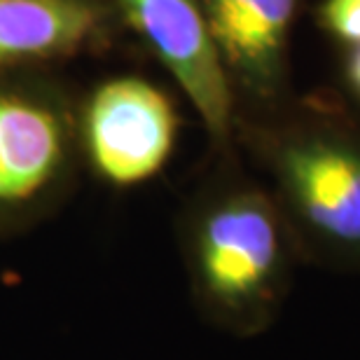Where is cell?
<instances>
[{
	"label": "cell",
	"instance_id": "6da1fadb",
	"mask_svg": "<svg viewBox=\"0 0 360 360\" xmlns=\"http://www.w3.org/2000/svg\"><path fill=\"white\" fill-rule=\"evenodd\" d=\"M194 264L206 300L241 319L269 302L283 267V236L269 201L239 192L218 201L199 222Z\"/></svg>",
	"mask_w": 360,
	"mask_h": 360
},
{
	"label": "cell",
	"instance_id": "7a4b0ae2",
	"mask_svg": "<svg viewBox=\"0 0 360 360\" xmlns=\"http://www.w3.org/2000/svg\"><path fill=\"white\" fill-rule=\"evenodd\" d=\"M178 117L164 91L139 77L105 82L87 112L94 167L115 185L153 178L174 153Z\"/></svg>",
	"mask_w": 360,
	"mask_h": 360
},
{
	"label": "cell",
	"instance_id": "3957f363",
	"mask_svg": "<svg viewBox=\"0 0 360 360\" xmlns=\"http://www.w3.org/2000/svg\"><path fill=\"white\" fill-rule=\"evenodd\" d=\"M122 5L208 131L222 139L232 120V91L201 5L197 0H122Z\"/></svg>",
	"mask_w": 360,
	"mask_h": 360
},
{
	"label": "cell",
	"instance_id": "277c9868",
	"mask_svg": "<svg viewBox=\"0 0 360 360\" xmlns=\"http://www.w3.org/2000/svg\"><path fill=\"white\" fill-rule=\"evenodd\" d=\"M297 213L328 241L360 248V148L333 134L288 141L276 160Z\"/></svg>",
	"mask_w": 360,
	"mask_h": 360
},
{
	"label": "cell",
	"instance_id": "5b68a950",
	"mask_svg": "<svg viewBox=\"0 0 360 360\" xmlns=\"http://www.w3.org/2000/svg\"><path fill=\"white\" fill-rule=\"evenodd\" d=\"M227 75L267 94L283 75L297 0H201Z\"/></svg>",
	"mask_w": 360,
	"mask_h": 360
},
{
	"label": "cell",
	"instance_id": "8992f818",
	"mask_svg": "<svg viewBox=\"0 0 360 360\" xmlns=\"http://www.w3.org/2000/svg\"><path fill=\"white\" fill-rule=\"evenodd\" d=\"M63 162V131L47 108L0 96V206L33 199Z\"/></svg>",
	"mask_w": 360,
	"mask_h": 360
},
{
	"label": "cell",
	"instance_id": "52a82bcc",
	"mask_svg": "<svg viewBox=\"0 0 360 360\" xmlns=\"http://www.w3.org/2000/svg\"><path fill=\"white\" fill-rule=\"evenodd\" d=\"M94 24L96 12L87 0H0V63L70 52Z\"/></svg>",
	"mask_w": 360,
	"mask_h": 360
},
{
	"label": "cell",
	"instance_id": "ba28073f",
	"mask_svg": "<svg viewBox=\"0 0 360 360\" xmlns=\"http://www.w3.org/2000/svg\"><path fill=\"white\" fill-rule=\"evenodd\" d=\"M321 26L337 40L360 45V0H326L319 10Z\"/></svg>",
	"mask_w": 360,
	"mask_h": 360
},
{
	"label": "cell",
	"instance_id": "9c48e42d",
	"mask_svg": "<svg viewBox=\"0 0 360 360\" xmlns=\"http://www.w3.org/2000/svg\"><path fill=\"white\" fill-rule=\"evenodd\" d=\"M347 77H349L354 91L360 96V45H356L354 49H351V56L347 61Z\"/></svg>",
	"mask_w": 360,
	"mask_h": 360
}]
</instances>
